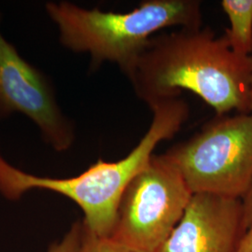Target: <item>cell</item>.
<instances>
[{
	"label": "cell",
	"instance_id": "6da1fadb",
	"mask_svg": "<svg viewBox=\"0 0 252 252\" xmlns=\"http://www.w3.org/2000/svg\"><path fill=\"white\" fill-rule=\"evenodd\" d=\"M127 77L148 106L188 90L218 115L252 113V55L235 54L209 27L153 36Z\"/></svg>",
	"mask_w": 252,
	"mask_h": 252
},
{
	"label": "cell",
	"instance_id": "7a4b0ae2",
	"mask_svg": "<svg viewBox=\"0 0 252 252\" xmlns=\"http://www.w3.org/2000/svg\"><path fill=\"white\" fill-rule=\"evenodd\" d=\"M149 107L153 113L152 124L132 152L116 162L99 159L76 177L54 179L31 175L11 165L0 153V193L9 200H18L33 189L60 193L81 207L82 225L87 233L109 237L126 188L151 161L157 145L172 138L189 118V106L180 96Z\"/></svg>",
	"mask_w": 252,
	"mask_h": 252
},
{
	"label": "cell",
	"instance_id": "3957f363",
	"mask_svg": "<svg viewBox=\"0 0 252 252\" xmlns=\"http://www.w3.org/2000/svg\"><path fill=\"white\" fill-rule=\"evenodd\" d=\"M201 6L197 0H147L131 11L114 12L60 1L47 3L45 9L65 48L90 54L95 66L116 63L127 76L156 32L202 27Z\"/></svg>",
	"mask_w": 252,
	"mask_h": 252
},
{
	"label": "cell",
	"instance_id": "277c9868",
	"mask_svg": "<svg viewBox=\"0 0 252 252\" xmlns=\"http://www.w3.org/2000/svg\"><path fill=\"white\" fill-rule=\"evenodd\" d=\"M164 154L192 193L242 199L252 182V115H218Z\"/></svg>",
	"mask_w": 252,
	"mask_h": 252
},
{
	"label": "cell",
	"instance_id": "5b68a950",
	"mask_svg": "<svg viewBox=\"0 0 252 252\" xmlns=\"http://www.w3.org/2000/svg\"><path fill=\"white\" fill-rule=\"evenodd\" d=\"M192 191L163 153L153 154L122 197L109 236L138 252H157L183 216Z\"/></svg>",
	"mask_w": 252,
	"mask_h": 252
},
{
	"label": "cell",
	"instance_id": "8992f818",
	"mask_svg": "<svg viewBox=\"0 0 252 252\" xmlns=\"http://www.w3.org/2000/svg\"><path fill=\"white\" fill-rule=\"evenodd\" d=\"M14 112L30 119L55 151H66L74 143V126L59 108L50 81L19 54L0 30V117Z\"/></svg>",
	"mask_w": 252,
	"mask_h": 252
},
{
	"label": "cell",
	"instance_id": "52a82bcc",
	"mask_svg": "<svg viewBox=\"0 0 252 252\" xmlns=\"http://www.w3.org/2000/svg\"><path fill=\"white\" fill-rule=\"evenodd\" d=\"M248 230L241 199L193 193L157 252H235Z\"/></svg>",
	"mask_w": 252,
	"mask_h": 252
},
{
	"label": "cell",
	"instance_id": "ba28073f",
	"mask_svg": "<svg viewBox=\"0 0 252 252\" xmlns=\"http://www.w3.org/2000/svg\"><path fill=\"white\" fill-rule=\"evenodd\" d=\"M221 7L230 21L224 38L231 50L239 55L252 53V0H223Z\"/></svg>",
	"mask_w": 252,
	"mask_h": 252
},
{
	"label": "cell",
	"instance_id": "9c48e42d",
	"mask_svg": "<svg viewBox=\"0 0 252 252\" xmlns=\"http://www.w3.org/2000/svg\"><path fill=\"white\" fill-rule=\"evenodd\" d=\"M83 227V225H82ZM80 252H138L122 244L117 243L110 237H99L87 233L83 228V235Z\"/></svg>",
	"mask_w": 252,
	"mask_h": 252
},
{
	"label": "cell",
	"instance_id": "30bf717a",
	"mask_svg": "<svg viewBox=\"0 0 252 252\" xmlns=\"http://www.w3.org/2000/svg\"><path fill=\"white\" fill-rule=\"evenodd\" d=\"M83 235L82 222H75L62 241L51 246L48 252H80Z\"/></svg>",
	"mask_w": 252,
	"mask_h": 252
},
{
	"label": "cell",
	"instance_id": "8fae6325",
	"mask_svg": "<svg viewBox=\"0 0 252 252\" xmlns=\"http://www.w3.org/2000/svg\"><path fill=\"white\" fill-rule=\"evenodd\" d=\"M241 201L243 206L244 221L249 229L252 227V182Z\"/></svg>",
	"mask_w": 252,
	"mask_h": 252
},
{
	"label": "cell",
	"instance_id": "7c38bea8",
	"mask_svg": "<svg viewBox=\"0 0 252 252\" xmlns=\"http://www.w3.org/2000/svg\"><path fill=\"white\" fill-rule=\"evenodd\" d=\"M235 252H252V227L249 228Z\"/></svg>",
	"mask_w": 252,
	"mask_h": 252
},
{
	"label": "cell",
	"instance_id": "4fadbf2b",
	"mask_svg": "<svg viewBox=\"0 0 252 252\" xmlns=\"http://www.w3.org/2000/svg\"><path fill=\"white\" fill-rule=\"evenodd\" d=\"M252 115V113H251Z\"/></svg>",
	"mask_w": 252,
	"mask_h": 252
}]
</instances>
